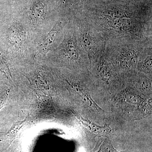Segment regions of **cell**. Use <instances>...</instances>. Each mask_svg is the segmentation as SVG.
Listing matches in <instances>:
<instances>
[{"instance_id": "obj_1", "label": "cell", "mask_w": 152, "mask_h": 152, "mask_svg": "<svg viewBox=\"0 0 152 152\" xmlns=\"http://www.w3.org/2000/svg\"><path fill=\"white\" fill-rule=\"evenodd\" d=\"M61 56L68 61H77L80 57L78 48L75 41L71 37H67L63 41L60 48Z\"/></svg>"}, {"instance_id": "obj_2", "label": "cell", "mask_w": 152, "mask_h": 152, "mask_svg": "<svg viewBox=\"0 0 152 152\" xmlns=\"http://www.w3.org/2000/svg\"><path fill=\"white\" fill-rule=\"evenodd\" d=\"M60 30L59 23L57 24L48 33L45 35L38 45L35 55L36 57L43 56L48 53L56 39Z\"/></svg>"}, {"instance_id": "obj_3", "label": "cell", "mask_w": 152, "mask_h": 152, "mask_svg": "<svg viewBox=\"0 0 152 152\" xmlns=\"http://www.w3.org/2000/svg\"><path fill=\"white\" fill-rule=\"evenodd\" d=\"M138 56V51L134 48L123 50L119 56L120 65L124 69H130L136 64Z\"/></svg>"}, {"instance_id": "obj_4", "label": "cell", "mask_w": 152, "mask_h": 152, "mask_svg": "<svg viewBox=\"0 0 152 152\" xmlns=\"http://www.w3.org/2000/svg\"><path fill=\"white\" fill-rule=\"evenodd\" d=\"M81 41L89 56H93L97 50V42L95 38L89 33L84 32L82 34Z\"/></svg>"}, {"instance_id": "obj_5", "label": "cell", "mask_w": 152, "mask_h": 152, "mask_svg": "<svg viewBox=\"0 0 152 152\" xmlns=\"http://www.w3.org/2000/svg\"><path fill=\"white\" fill-rule=\"evenodd\" d=\"M81 121L88 129L95 134H104L110 132L111 129L108 126L105 125L104 126H100L89 120L84 119L83 118H81Z\"/></svg>"}, {"instance_id": "obj_6", "label": "cell", "mask_w": 152, "mask_h": 152, "mask_svg": "<svg viewBox=\"0 0 152 152\" xmlns=\"http://www.w3.org/2000/svg\"><path fill=\"white\" fill-rule=\"evenodd\" d=\"M45 13V8L43 4L40 2H36L33 4L31 8V16L36 20L43 19Z\"/></svg>"}, {"instance_id": "obj_7", "label": "cell", "mask_w": 152, "mask_h": 152, "mask_svg": "<svg viewBox=\"0 0 152 152\" xmlns=\"http://www.w3.org/2000/svg\"><path fill=\"white\" fill-rule=\"evenodd\" d=\"M99 71L101 77L103 80L106 81L110 80L111 75L110 69L103 59L101 61Z\"/></svg>"}, {"instance_id": "obj_8", "label": "cell", "mask_w": 152, "mask_h": 152, "mask_svg": "<svg viewBox=\"0 0 152 152\" xmlns=\"http://www.w3.org/2000/svg\"><path fill=\"white\" fill-rule=\"evenodd\" d=\"M97 152H124L118 151L113 146L107 143H104L101 145L99 149Z\"/></svg>"}, {"instance_id": "obj_9", "label": "cell", "mask_w": 152, "mask_h": 152, "mask_svg": "<svg viewBox=\"0 0 152 152\" xmlns=\"http://www.w3.org/2000/svg\"><path fill=\"white\" fill-rule=\"evenodd\" d=\"M85 0H60L61 4L66 7H71L83 2Z\"/></svg>"}, {"instance_id": "obj_10", "label": "cell", "mask_w": 152, "mask_h": 152, "mask_svg": "<svg viewBox=\"0 0 152 152\" xmlns=\"http://www.w3.org/2000/svg\"><path fill=\"white\" fill-rule=\"evenodd\" d=\"M0 69L4 72L6 73L9 72L8 68L7 65V61L4 55L0 49Z\"/></svg>"}, {"instance_id": "obj_11", "label": "cell", "mask_w": 152, "mask_h": 152, "mask_svg": "<svg viewBox=\"0 0 152 152\" xmlns=\"http://www.w3.org/2000/svg\"><path fill=\"white\" fill-rule=\"evenodd\" d=\"M144 66L147 68L151 69L152 67V55H150L147 56L144 59L143 61Z\"/></svg>"}]
</instances>
